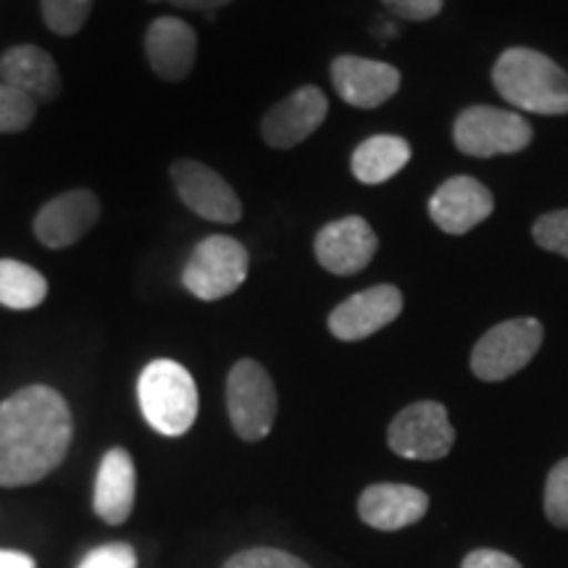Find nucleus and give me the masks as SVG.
Returning a JSON list of instances; mask_svg holds the SVG:
<instances>
[{"label": "nucleus", "instance_id": "nucleus-1", "mask_svg": "<svg viewBox=\"0 0 568 568\" xmlns=\"http://www.w3.org/2000/svg\"><path fill=\"white\" fill-rule=\"evenodd\" d=\"M71 432L67 400L51 387H24L0 403V487L48 477L67 458Z\"/></svg>", "mask_w": 568, "mask_h": 568}, {"label": "nucleus", "instance_id": "nucleus-2", "mask_svg": "<svg viewBox=\"0 0 568 568\" xmlns=\"http://www.w3.org/2000/svg\"><path fill=\"white\" fill-rule=\"evenodd\" d=\"M495 90L516 109L539 116H566L568 74L531 48H508L493 69Z\"/></svg>", "mask_w": 568, "mask_h": 568}, {"label": "nucleus", "instance_id": "nucleus-3", "mask_svg": "<svg viewBox=\"0 0 568 568\" xmlns=\"http://www.w3.org/2000/svg\"><path fill=\"white\" fill-rule=\"evenodd\" d=\"M140 410L163 437H182L197 416V387L182 364L159 358L142 368L138 382Z\"/></svg>", "mask_w": 568, "mask_h": 568}, {"label": "nucleus", "instance_id": "nucleus-4", "mask_svg": "<svg viewBox=\"0 0 568 568\" xmlns=\"http://www.w3.org/2000/svg\"><path fill=\"white\" fill-rule=\"evenodd\" d=\"M251 255L245 245L226 234H211L197 243L187 266L182 272V284L201 301H222L243 287Z\"/></svg>", "mask_w": 568, "mask_h": 568}, {"label": "nucleus", "instance_id": "nucleus-5", "mask_svg": "<svg viewBox=\"0 0 568 568\" xmlns=\"http://www.w3.org/2000/svg\"><path fill=\"white\" fill-rule=\"evenodd\" d=\"M226 408L234 432L245 443H258L272 432L276 418V389L258 361L243 358L226 376Z\"/></svg>", "mask_w": 568, "mask_h": 568}, {"label": "nucleus", "instance_id": "nucleus-6", "mask_svg": "<svg viewBox=\"0 0 568 568\" xmlns=\"http://www.w3.org/2000/svg\"><path fill=\"white\" fill-rule=\"evenodd\" d=\"M456 148L474 159L518 153L531 142V126L521 113L493 109V105H471L456 119Z\"/></svg>", "mask_w": 568, "mask_h": 568}, {"label": "nucleus", "instance_id": "nucleus-7", "mask_svg": "<svg viewBox=\"0 0 568 568\" xmlns=\"http://www.w3.org/2000/svg\"><path fill=\"white\" fill-rule=\"evenodd\" d=\"M545 329L537 318H510L493 326L471 353V372L481 382H503L535 358Z\"/></svg>", "mask_w": 568, "mask_h": 568}, {"label": "nucleus", "instance_id": "nucleus-8", "mask_svg": "<svg viewBox=\"0 0 568 568\" xmlns=\"http://www.w3.org/2000/svg\"><path fill=\"white\" fill-rule=\"evenodd\" d=\"M387 443L400 458L439 460L450 453L453 443H456V429H453L443 403L422 400L403 408L393 418Z\"/></svg>", "mask_w": 568, "mask_h": 568}, {"label": "nucleus", "instance_id": "nucleus-9", "mask_svg": "<svg viewBox=\"0 0 568 568\" xmlns=\"http://www.w3.org/2000/svg\"><path fill=\"white\" fill-rule=\"evenodd\" d=\"M172 182L182 203L201 219L216 224H234L243 216V203H240L232 184L201 161H174Z\"/></svg>", "mask_w": 568, "mask_h": 568}, {"label": "nucleus", "instance_id": "nucleus-10", "mask_svg": "<svg viewBox=\"0 0 568 568\" xmlns=\"http://www.w3.org/2000/svg\"><path fill=\"white\" fill-rule=\"evenodd\" d=\"M403 311V295L393 284H376L355 293L329 314V332L345 343H358L393 324Z\"/></svg>", "mask_w": 568, "mask_h": 568}, {"label": "nucleus", "instance_id": "nucleus-11", "mask_svg": "<svg viewBox=\"0 0 568 568\" xmlns=\"http://www.w3.org/2000/svg\"><path fill=\"white\" fill-rule=\"evenodd\" d=\"M376 247H379V240L366 219L345 216L322 226V232L316 234L314 253L326 272L351 276L372 264Z\"/></svg>", "mask_w": 568, "mask_h": 568}, {"label": "nucleus", "instance_id": "nucleus-12", "mask_svg": "<svg viewBox=\"0 0 568 568\" xmlns=\"http://www.w3.org/2000/svg\"><path fill=\"white\" fill-rule=\"evenodd\" d=\"M101 219V201L90 190H69L45 203L34 216V234L42 245L61 251L88 234Z\"/></svg>", "mask_w": 568, "mask_h": 568}, {"label": "nucleus", "instance_id": "nucleus-13", "mask_svg": "<svg viewBox=\"0 0 568 568\" xmlns=\"http://www.w3.org/2000/svg\"><path fill=\"white\" fill-rule=\"evenodd\" d=\"M326 111H329V103H326L324 92L314 84H305L266 113L261 134L272 148L287 151V148L308 140L324 124Z\"/></svg>", "mask_w": 568, "mask_h": 568}, {"label": "nucleus", "instance_id": "nucleus-14", "mask_svg": "<svg viewBox=\"0 0 568 568\" xmlns=\"http://www.w3.org/2000/svg\"><path fill=\"white\" fill-rule=\"evenodd\" d=\"M332 84L347 105L376 109L400 90V71L385 61L339 55L332 61Z\"/></svg>", "mask_w": 568, "mask_h": 568}, {"label": "nucleus", "instance_id": "nucleus-15", "mask_svg": "<svg viewBox=\"0 0 568 568\" xmlns=\"http://www.w3.org/2000/svg\"><path fill=\"white\" fill-rule=\"evenodd\" d=\"M493 193L474 176H453L429 201V216L447 234H466L493 213Z\"/></svg>", "mask_w": 568, "mask_h": 568}, {"label": "nucleus", "instance_id": "nucleus-16", "mask_svg": "<svg viewBox=\"0 0 568 568\" xmlns=\"http://www.w3.org/2000/svg\"><path fill=\"white\" fill-rule=\"evenodd\" d=\"M145 55L161 80L180 82L195 67L197 38L187 21L176 17L155 19L145 32Z\"/></svg>", "mask_w": 568, "mask_h": 568}, {"label": "nucleus", "instance_id": "nucleus-17", "mask_svg": "<svg viewBox=\"0 0 568 568\" xmlns=\"http://www.w3.org/2000/svg\"><path fill=\"white\" fill-rule=\"evenodd\" d=\"M429 497L410 485H372L358 500V514L368 527L379 531H397L424 518Z\"/></svg>", "mask_w": 568, "mask_h": 568}, {"label": "nucleus", "instance_id": "nucleus-18", "mask_svg": "<svg viewBox=\"0 0 568 568\" xmlns=\"http://www.w3.org/2000/svg\"><path fill=\"white\" fill-rule=\"evenodd\" d=\"M0 82L30 95L34 103L53 101L61 92L59 67L38 45H17L0 55Z\"/></svg>", "mask_w": 568, "mask_h": 568}, {"label": "nucleus", "instance_id": "nucleus-19", "mask_svg": "<svg viewBox=\"0 0 568 568\" xmlns=\"http://www.w3.org/2000/svg\"><path fill=\"white\" fill-rule=\"evenodd\" d=\"M134 493H138V471L124 447H113L101 460L95 479V514L105 524H124L132 516Z\"/></svg>", "mask_w": 568, "mask_h": 568}, {"label": "nucleus", "instance_id": "nucleus-20", "mask_svg": "<svg viewBox=\"0 0 568 568\" xmlns=\"http://www.w3.org/2000/svg\"><path fill=\"white\" fill-rule=\"evenodd\" d=\"M410 161V145L397 134H374L353 151V176L364 184H382L400 174Z\"/></svg>", "mask_w": 568, "mask_h": 568}, {"label": "nucleus", "instance_id": "nucleus-21", "mask_svg": "<svg viewBox=\"0 0 568 568\" xmlns=\"http://www.w3.org/2000/svg\"><path fill=\"white\" fill-rule=\"evenodd\" d=\"M48 280L38 268L21 261H0V305L11 311H30L45 301Z\"/></svg>", "mask_w": 568, "mask_h": 568}, {"label": "nucleus", "instance_id": "nucleus-22", "mask_svg": "<svg viewBox=\"0 0 568 568\" xmlns=\"http://www.w3.org/2000/svg\"><path fill=\"white\" fill-rule=\"evenodd\" d=\"M92 11V0H42V19L55 34H77Z\"/></svg>", "mask_w": 568, "mask_h": 568}, {"label": "nucleus", "instance_id": "nucleus-23", "mask_svg": "<svg viewBox=\"0 0 568 568\" xmlns=\"http://www.w3.org/2000/svg\"><path fill=\"white\" fill-rule=\"evenodd\" d=\"M34 113H38V103L30 95L0 82V132H24L32 124Z\"/></svg>", "mask_w": 568, "mask_h": 568}, {"label": "nucleus", "instance_id": "nucleus-24", "mask_svg": "<svg viewBox=\"0 0 568 568\" xmlns=\"http://www.w3.org/2000/svg\"><path fill=\"white\" fill-rule=\"evenodd\" d=\"M545 514L556 527L568 529V458L552 466L545 481Z\"/></svg>", "mask_w": 568, "mask_h": 568}, {"label": "nucleus", "instance_id": "nucleus-25", "mask_svg": "<svg viewBox=\"0 0 568 568\" xmlns=\"http://www.w3.org/2000/svg\"><path fill=\"white\" fill-rule=\"evenodd\" d=\"M531 234L539 247L568 258V211H552L539 216Z\"/></svg>", "mask_w": 568, "mask_h": 568}, {"label": "nucleus", "instance_id": "nucleus-26", "mask_svg": "<svg viewBox=\"0 0 568 568\" xmlns=\"http://www.w3.org/2000/svg\"><path fill=\"white\" fill-rule=\"evenodd\" d=\"M224 568H311V566L284 550L253 548V550H243L237 552V556H232L226 560Z\"/></svg>", "mask_w": 568, "mask_h": 568}, {"label": "nucleus", "instance_id": "nucleus-27", "mask_svg": "<svg viewBox=\"0 0 568 568\" xmlns=\"http://www.w3.org/2000/svg\"><path fill=\"white\" fill-rule=\"evenodd\" d=\"M77 568H138V552L124 542L92 548Z\"/></svg>", "mask_w": 568, "mask_h": 568}, {"label": "nucleus", "instance_id": "nucleus-28", "mask_svg": "<svg viewBox=\"0 0 568 568\" xmlns=\"http://www.w3.org/2000/svg\"><path fill=\"white\" fill-rule=\"evenodd\" d=\"M389 11L408 21L435 19L443 11L445 0H382Z\"/></svg>", "mask_w": 568, "mask_h": 568}, {"label": "nucleus", "instance_id": "nucleus-29", "mask_svg": "<svg viewBox=\"0 0 568 568\" xmlns=\"http://www.w3.org/2000/svg\"><path fill=\"white\" fill-rule=\"evenodd\" d=\"M460 568H521V564L500 550H474Z\"/></svg>", "mask_w": 568, "mask_h": 568}, {"label": "nucleus", "instance_id": "nucleus-30", "mask_svg": "<svg viewBox=\"0 0 568 568\" xmlns=\"http://www.w3.org/2000/svg\"><path fill=\"white\" fill-rule=\"evenodd\" d=\"M169 3L180 6V9H190V11H203V13H213L222 6L232 3V0H169Z\"/></svg>", "mask_w": 568, "mask_h": 568}, {"label": "nucleus", "instance_id": "nucleus-31", "mask_svg": "<svg viewBox=\"0 0 568 568\" xmlns=\"http://www.w3.org/2000/svg\"><path fill=\"white\" fill-rule=\"evenodd\" d=\"M0 568H34V560L27 552L0 550Z\"/></svg>", "mask_w": 568, "mask_h": 568}]
</instances>
